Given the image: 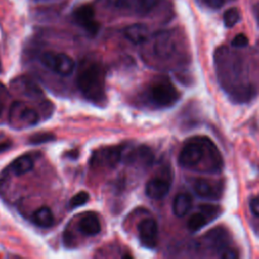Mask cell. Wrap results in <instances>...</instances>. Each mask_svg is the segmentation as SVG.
Returning a JSON list of instances; mask_svg holds the SVG:
<instances>
[{
    "label": "cell",
    "instance_id": "obj_14",
    "mask_svg": "<svg viewBox=\"0 0 259 259\" xmlns=\"http://www.w3.org/2000/svg\"><path fill=\"white\" fill-rule=\"evenodd\" d=\"M123 34L126 39L135 45H141L148 40L150 36L149 28L144 23H134L124 28Z\"/></svg>",
    "mask_w": 259,
    "mask_h": 259
},
{
    "label": "cell",
    "instance_id": "obj_27",
    "mask_svg": "<svg viewBox=\"0 0 259 259\" xmlns=\"http://www.w3.org/2000/svg\"><path fill=\"white\" fill-rule=\"evenodd\" d=\"M249 206H250L251 212H252L254 215H256V217L259 218V194L256 195V196H254V197L250 200Z\"/></svg>",
    "mask_w": 259,
    "mask_h": 259
},
{
    "label": "cell",
    "instance_id": "obj_30",
    "mask_svg": "<svg viewBox=\"0 0 259 259\" xmlns=\"http://www.w3.org/2000/svg\"><path fill=\"white\" fill-rule=\"evenodd\" d=\"M258 47H259V41H258Z\"/></svg>",
    "mask_w": 259,
    "mask_h": 259
},
{
    "label": "cell",
    "instance_id": "obj_9",
    "mask_svg": "<svg viewBox=\"0 0 259 259\" xmlns=\"http://www.w3.org/2000/svg\"><path fill=\"white\" fill-rule=\"evenodd\" d=\"M192 188L199 197L208 200H217L223 193V185L220 182L205 178L194 180Z\"/></svg>",
    "mask_w": 259,
    "mask_h": 259
},
{
    "label": "cell",
    "instance_id": "obj_19",
    "mask_svg": "<svg viewBox=\"0 0 259 259\" xmlns=\"http://www.w3.org/2000/svg\"><path fill=\"white\" fill-rule=\"evenodd\" d=\"M32 222L40 228H50L54 224V214L50 207L40 206L31 215Z\"/></svg>",
    "mask_w": 259,
    "mask_h": 259
},
{
    "label": "cell",
    "instance_id": "obj_29",
    "mask_svg": "<svg viewBox=\"0 0 259 259\" xmlns=\"http://www.w3.org/2000/svg\"><path fill=\"white\" fill-rule=\"evenodd\" d=\"M10 147H11V143L10 142H1L0 143V153L7 151Z\"/></svg>",
    "mask_w": 259,
    "mask_h": 259
},
{
    "label": "cell",
    "instance_id": "obj_15",
    "mask_svg": "<svg viewBox=\"0 0 259 259\" xmlns=\"http://www.w3.org/2000/svg\"><path fill=\"white\" fill-rule=\"evenodd\" d=\"M158 3V0H115V5L119 8L133 9L138 13L150 12Z\"/></svg>",
    "mask_w": 259,
    "mask_h": 259
},
{
    "label": "cell",
    "instance_id": "obj_11",
    "mask_svg": "<svg viewBox=\"0 0 259 259\" xmlns=\"http://www.w3.org/2000/svg\"><path fill=\"white\" fill-rule=\"evenodd\" d=\"M154 52L161 59H170L176 52V41L170 31H161L155 36Z\"/></svg>",
    "mask_w": 259,
    "mask_h": 259
},
{
    "label": "cell",
    "instance_id": "obj_10",
    "mask_svg": "<svg viewBox=\"0 0 259 259\" xmlns=\"http://www.w3.org/2000/svg\"><path fill=\"white\" fill-rule=\"evenodd\" d=\"M138 234L141 244L149 249L156 247L158 242V225L153 219H145L138 225Z\"/></svg>",
    "mask_w": 259,
    "mask_h": 259
},
{
    "label": "cell",
    "instance_id": "obj_3",
    "mask_svg": "<svg viewBox=\"0 0 259 259\" xmlns=\"http://www.w3.org/2000/svg\"><path fill=\"white\" fill-rule=\"evenodd\" d=\"M77 86L82 95L92 103L103 104L106 100L105 73L95 61H83L77 74Z\"/></svg>",
    "mask_w": 259,
    "mask_h": 259
},
{
    "label": "cell",
    "instance_id": "obj_23",
    "mask_svg": "<svg viewBox=\"0 0 259 259\" xmlns=\"http://www.w3.org/2000/svg\"><path fill=\"white\" fill-rule=\"evenodd\" d=\"M8 99H9V93L7 91V89L4 87V85L0 82V122L3 120L4 117V113L7 111H9V107L8 106Z\"/></svg>",
    "mask_w": 259,
    "mask_h": 259
},
{
    "label": "cell",
    "instance_id": "obj_4",
    "mask_svg": "<svg viewBox=\"0 0 259 259\" xmlns=\"http://www.w3.org/2000/svg\"><path fill=\"white\" fill-rule=\"evenodd\" d=\"M149 101L159 108L170 107L179 99V92L167 78L155 80L148 89Z\"/></svg>",
    "mask_w": 259,
    "mask_h": 259
},
{
    "label": "cell",
    "instance_id": "obj_20",
    "mask_svg": "<svg viewBox=\"0 0 259 259\" xmlns=\"http://www.w3.org/2000/svg\"><path fill=\"white\" fill-rule=\"evenodd\" d=\"M11 168H12V172L16 176L23 175L29 172L33 168V160L31 159L30 156L23 155L13 161Z\"/></svg>",
    "mask_w": 259,
    "mask_h": 259
},
{
    "label": "cell",
    "instance_id": "obj_2",
    "mask_svg": "<svg viewBox=\"0 0 259 259\" xmlns=\"http://www.w3.org/2000/svg\"><path fill=\"white\" fill-rule=\"evenodd\" d=\"M215 67L221 82L236 101L245 102L255 95V88L242 82L244 73L240 59L229 50L225 48L218 50Z\"/></svg>",
    "mask_w": 259,
    "mask_h": 259
},
{
    "label": "cell",
    "instance_id": "obj_25",
    "mask_svg": "<svg viewBox=\"0 0 259 259\" xmlns=\"http://www.w3.org/2000/svg\"><path fill=\"white\" fill-rule=\"evenodd\" d=\"M89 200V194L86 191H79L69 201L71 208H76L84 205Z\"/></svg>",
    "mask_w": 259,
    "mask_h": 259
},
{
    "label": "cell",
    "instance_id": "obj_6",
    "mask_svg": "<svg viewBox=\"0 0 259 259\" xmlns=\"http://www.w3.org/2000/svg\"><path fill=\"white\" fill-rule=\"evenodd\" d=\"M39 59L45 67L61 76H69L75 69V61L64 53L46 52Z\"/></svg>",
    "mask_w": 259,
    "mask_h": 259
},
{
    "label": "cell",
    "instance_id": "obj_26",
    "mask_svg": "<svg viewBox=\"0 0 259 259\" xmlns=\"http://www.w3.org/2000/svg\"><path fill=\"white\" fill-rule=\"evenodd\" d=\"M248 42H249L248 37H247L245 34H243V33H239V34H237V35L233 38V40H232V46H233L234 48L241 49V48H245V47L248 45Z\"/></svg>",
    "mask_w": 259,
    "mask_h": 259
},
{
    "label": "cell",
    "instance_id": "obj_28",
    "mask_svg": "<svg viewBox=\"0 0 259 259\" xmlns=\"http://www.w3.org/2000/svg\"><path fill=\"white\" fill-rule=\"evenodd\" d=\"M202 2L212 9H218L224 5L225 0H202Z\"/></svg>",
    "mask_w": 259,
    "mask_h": 259
},
{
    "label": "cell",
    "instance_id": "obj_22",
    "mask_svg": "<svg viewBox=\"0 0 259 259\" xmlns=\"http://www.w3.org/2000/svg\"><path fill=\"white\" fill-rule=\"evenodd\" d=\"M224 24L226 27L231 28L240 20V12L236 7H231L224 12L223 15Z\"/></svg>",
    "mask_w": 259,
    "mask_h": 259
},
{
    "label": "cell",
    "instance_id": "obj_5",
    "mask_svg": "<svg viewBox=\"0 0 259 259\" xmlns=\"http://www.w3.org/2000/svg\"><path fill=\"white\" fill-rule=\"evenodd\" d=\"M7 117L14 128L32 126L39 120L38 112L22 101H14L10 104Z\"/></svg>",
    "mask_w": 259,
    "mask_h": 259
},
{
    "label": "cell",
    "instance_id": "obj_7",
    "mask_svg": "<svg viewBox=\"0 0 259 259\" xmlns=\"http://www.w3.org/2000/svg\"><path fill=\"white\" fill-rule=\"evenodd\" d=\"M123 147H106L95 151L92 155L91 164L97 167H114L122 158Z\"/></svg>",
    "mask_w": 259,
    "mask_h": 259
},
{
    "label": "cell",
    "instance_id": "obj_1",
    "mask_svg": "<svg viewBox=\"0 0 259 259\" xmlns=\"http://www.w3.org/2000/svg\"><path fill=\"white\" fill-rule=\"evenodd\" d=\"M179 165L188 170L218 173L223 168V158L217 146L207 137H192L182 147Z\"/></svg>",
    "mask_w": 259,
    "mask_h": 259
},
{
    "label": "cell",
    "instance_id": "obj_8",
    "mask_svg": "<svg viewBox=\"0 0 259 259\" xmlns=\"http://www.w3.org/2000/svg\"><path fill=\"white\" fill-rule=\"evenodd\" d=\"M74 20L89 34L95 35L99 30V23L95 20L94 9L91 5H81L73 12Z\"/></svg>",
    "mask_w": 259,
    "mask_h": 259
},
{
    "label": "cell",
    "instance_id": "obj_21",
    "mask_svg": "<svg viewBox=\"0 0 259 259\" xmlns=\"http://www.w3.org/2000/svg\"><path fill=\"white\" fill-rule=\"evenodd\" d=\"M209 222L210 220L208 219V217L202 210H199L198 212L190 215L187 221V228L191 232H196L203 228L205 225H207Z\"/></svg>",
    "mask_w": 259,
    "mask_h": 259
},
{
    "label": "cell",
    "instance_id": "obj_16",
    "mask_svg": "<svg viewBox=\"0 0 259 259\" xmlns=\"http://www.w3.org/2000/svg\"><path fill=\"white\" fill-rule=\"evenodd\" d=\"M78 229L83 235H86V236L97 235L101 230L98 217L93 212L86 213L80 219L78 223Z\"/></svg>",
    "mask_w": 259,
    "mask_h": 259
},
{
    "label": "cell",
    "instance_id": "obj_18",
    "mask_svg": "<svg viewBox=\"0 0 259 259\" xmlns=\"http://www.w3.org/2000/svg\"><path fill=\"white\" fill-rule=\"evenodd\" d=\"M192 207V197L188 193H179L175 196L172 209L176 217H184Z\"/></svg>",
    "mask_w": 259,
    "mask_h": 259
},
{
    "label": "cell",
    "instance_id": "obj_17",
    "mask_svg": "<svg viewBox=\"0 0 259 259\" xmlns=\"http://www.w3.org/2000/svg\"><path fill=\"white\" fill-rule=\"evenodd\" d=\"M153 159H154V156L151 150L144 146L139 147L138 149H135L134 151L130 152L125 158V160L130 163H133V164L140 163L141 165H144V166H150L153 162Z\"/></svg>",
    "mask_w": 259,
    "mask_h": 259
},
{
    "label": "cell",
    "instance_id": "obj_13",
    "mask_svg": "<svg viewBox=\"0 0 259 259\" xmlns=\"http://www.w3.org/2000/svg\"><path fill=\"white\" fill-rule=\"evenodd\" d=\"M206 243L218 251V256L221 257L225 251L230 249L231 247L228 246V235L225 229L223 228H215L208 232L205 236Z\"/></svg>",
    "mask_w": 259,
    "mask_h": 259
},
{
    "label": "cell",
    "instance_id": "obj_24",
    "mask_svg": "<svg viewBox=\"0 0 259 259\" xmlns=\"http://www.w3.org/2000/svg\"><path fill=\"white\" fill-rule=\"evenodd\" d=\"M54 140H55V135L52 133H37L32 135L29 138L28 143L31 145H38V144L48 143Z\"/></svg>",
    "mask_w": 259,
    "mask_h": 259
},
{
    "label": "cell",
    "instance_id": "obj_12",
    "mask_svg": "<svg viewBox=\"0 0 259 259\" xmlns=\"http://www.w3.org/2000/svg\"><path fill=\"white\" fill-rule=\"evenodd\" d=\"M171 184L163 177H154L149 180L146 184V194L152 199H162L164 198L169 190Z\"/></svg>",
    "mask_w": 259,
    "mask_h": 259
}]
</instances>
